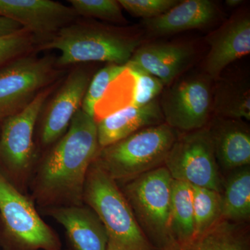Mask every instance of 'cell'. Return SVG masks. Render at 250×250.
<instances>
[{
    "label": "cell",
    "instance_id": "1",
    "mask_svg": "<svg viewBox=\"0 0 250 250\" xmlns=\"http://www.w3.org/2000/svg\"><path fill=\"white\" fill-rule=\"evenodd\" d=\"M51 146L34 167L31 198L42 209L82 205L87 174L100 149L96 121L80 108Z\"/></svg>",
    "mask_w": 250,
    "mask_h": 250
},
{
    "label": "cell",
    "instance_id": "2",
    "mask_svg": "<svg viewBox=\"0 0 250 250\" xmlns=\"http://www.w3.org/2000/svg\"><path fill=\"white\" fill-rule=\"evenodd\" d=\"M141 42L139 36L119 28L74 21L39 48L58 50L57 65L60 66L90 62L126 65Z\"/></svg>",
    "mask_w": 250,
    "mask_h": 250
},
{
    "label": "cell",
    "instance_id": "3",
    "mask_svg": "<svg viewBox=\"0 0 250 250\" xmlns=\"http://www.w3.org/2000/svg\"><path fill=\"white\" fill-rule=\"evenodd\" d=\"M83 202L95 210L106 229V250H155L145 236L119 186L94 161Z\"/></svg>",
    "mask_w": 250,
    "mask_h": 250
},
{
    "label": "cell",
    "instance_id": "4",
    "mask_svg": "<svg viewBox=\"0 0 250 250\" xmlns=\"http://www.w3.org/2000/svg\"><path fill=\"white\" fill-rule=\"evenodd\" d=\"M178 132L166 123L100 148L95 163L121 184L164 166Z\"/></svg>",
    "mask_w": 250,
    "mask_h": 250
},
{
    "label": "cell",
    "instance_id": "5",
    "mask_svg": "<svg viewBox=\"0 0 250 250\" xmlns=\"http://www.w3.org/2000/svg\"><path fill=\"white\" fill-rule=\"evenodd\" d=\"M172 182L164 166L118 184L140 228L155 250L174 242L170 231Z\"/></svg>",
    "mask_w": 250,
    "mask_h": 250
},
{
    "label": "cell",
    "instance_id": "6",
    "mask_svg": "<svg viewBox=\"0 0 250 250\" xmlns=\"http://www.w3.org/2000/svg\"><path fill=\"white\" fill-rule=\"evenodd\" d=\"M0 218L6 250H61L55 231L42 220L36 204L0 170Z\"/></svg>",
    "mask_w": 250,
    "mask_h": 250
},
{
    "label": "cell",
    "instance_id": "7",
    "mask_svg": "<svg viewBox=\"0 0 250 250\" xmlns=\"http://www.w3.org/2000/svg\"><path fill=\"white\" fill-rule=\"evenodd\" d=\"M52 88L42 90L26 106L2 120L0 130V162L7 179L24 192L37 163L34 143L36 123Z\"/></svg>",
    "mask_w": 250,
    "mask_h": 250
},
{
    "label": "cell",
    "instance_id": "8",
    "mask_svg": "<svg viewBox=\"0 0 250 250\" xmlns=\"http://www.w3.org/2000/svg\"><path fill=\"white\" fill-rule=\"evenodd\" d=\"M164 166L174 180L223 191L224 177L217 163L208 125L178 134Z\"/></svg>",
    "mask_w": 250,
    "mask_h": 250
},
{
    "label": "cell",
    "instance_id": "9",
    "mask_svg": "<svg viewBox=\"0 0 250 250\" xmlns=\"http://www.w3.org/2000/svg\"><path fill=\"white\" fill-rule=\"evenodd\" d=\"M52 57L21 56L0 67V120L24 107L56 76Z\"/></svg>",
    "mask_w": 250,
    "mask_h": 250
},
{
    "label": "cell",
    "instance_id": "10",
    "mask_svg": "<svg viewBox=\"0 0 250 250\" xmlns=\"http://www.w3.org/2000/svg\"><path fill=\"white\" fill-rule=\"evenodd\" d=\"M212 102L208 77L196 75L174 83L164 94L160 106L166 124L184 133L208 125Z\"/></svg>",
    "mask_w": 250,
    "mask_h": 250
},
{
    "label": "cell",
    "instance_id": "11",
    "mask_svg": "<svg viewBox=\"0 0 250 250\" xmlns=\"http://www.w3.org/2000/svg\"><path fill=\"white\" fill-rule=\"evenodd\" d=\"M90 75L84 69L72 71L59 88L43 112L39 139L43 147H49L68 129L72 119L82 108Z\"/></svg>",
    "mask_w": 250,
    "mask_h": 250
},
{
    "label": "cell",
    "instance_id": "12",
    "mask_svg": "<svg viewBox=\"0 0 250 250\" xmlns=\"http://www.w3.org/2000/svg\"><path fill=\"white\" fill-rule=\"evenodd\" d=\"M0 16L16 21L41 42L77 17L71 7L52 0H0Z\"/></svg>",
    "mask_w": 250,
    "mask_h": 250
},
{
    "label": "cell",
    "instance_id": "13",
    "mask_svg": "<svg viewBox=\"0 0 250 250\" xmlns=\"http://www.w3.org/2000/svg\"><path fill=\"white\" fill-rule=\"evenodd\" d=\"M42 210L64 228L70 250H106V229L89 206L83 203Z\"/></svg>",
    "mask_w": 250,
    "mask_h": 250
},
{
    "label": "cell",
    "instance_id": "14",
    "mask_svg": "<svg viewBox=\"0 0 250 250\" xmlns=\"http://www.w3.org/2000/svg\"><path fill=\"white\" fill-rule=\"evenodd\" d=\"M191 46L177 42H152L140 45L126 64L141 69L168 85L192 63Z\"/></svg>",
    "mask_w": 250,
    "mask_h": 250
},
{
    "label": "cell",
    "instance_id": "15",
    "mask_svg": "<svg viewBox=\"0 0 250 250\" xmlns=\"http://www.w3.org/2000/svg\"><path fill=\"white\" fill-rule=\"evenodd\" d=\"M215 158L224 177L250 166V130L242 120L215 116L208 125Z\"/></svg>",
    "mask_w": 250,
    "mask_h": 250
},
{
    "label": "cell",
    "instance_id": "16",
    "mask_svg": "<svg viewBox=\"0 0 250 250\" xmlns=\"http://www.w3.org/2000/svg\"><path fill=\"white\" fill-rule=\"evenodd\" d=\"M210 48L205 69L210 78L218 79L224 69L250 52V19L239 15L224 23L208 37Z\"/></svg>",
    "mask_w": 250,
    "mask_h": 250
},
{
    "label": "cell",
    "instance_id": "17",
    "mask_svg": "<svg viewBox=\"0 0 250 250\" xmlns=\"http://www.w3.org/2000/svg\"><path fill=\"white\" fill-rule=\"evenodd\" d=\"M165 123L157 100L141 107L128 106L96 121L100 148L106 147L140 130Z\"/></svg>",
    "mask_w": 250,
    "mask_h": 250
},
{
    "label": "cell",
    "instance_id": "18",
    "mask_svg": "<svg viewBox=\"0 0 250 250\" xmlns=\"http://www.w3.org/2000/svg\"><path fill=\"white\" fill-rule=\"evenodd\" d=\"M218 13L210 0H186L158 17L145 19L143 24L154 35H166L200 29L213 22Z\"/></svg>",
    "mask_w": 250,
    "mask_h": 250
},
{
    "label": "cell",
    "instance_id": "19",
    "mask_svg": "<svg viewBox=\"0 0 250 250\" xmlns=\"http://www.w3.org/2000/svg\"><path fill=\"white\" fill-rule=\"evenodd\" d=\"M156 250H250V225L221 219L204 232Z\"/></svg>",
    "mask_w": 250,
    "mask_h": 250
},
{
    "label": "cell",
    "instance_id": "20",
    "mask_svg": "<svg viewBox=\"0 0 250 250\" xmlns=\"http://www.w3.org/2000/svg\"><path fill=\"white\" fill-rule=\"evenodd\" d=\"M222 219L235 223L250 220V166L229 172L224 177Z\"/></svg>",
    "mask_w": 250,
    "mask_h": 250
},
{
    "label": "cell",
    "instance_id": "21",
    "mask_svg": "<svg viewBox=\"0 0 250 250\" xmlns=\"http://www.w3.org/2000/svg\"><path fill=\"white\" fill-rule=\"evenodd\" d=\"M170 231L173 241H183L195 235L192 186L174 180L171 195Z\"/></svg>",
    "mask_w": 250,
    "mask_h": 250
},
{
    "label": "cell",
    "instance_id": "22",
    "mask_svg": "<svg viewBox=\"0 0 250 250\" xmlns=\"http://www.w3.org/2000/svg\"><path fill=\"white\" fill-rule=\"evenodd\" d=\"M212 109L216 116L250 121L249 85L236 82L220 83L215 90Z\"/></svg>",
    "mask_w": 250,
    "mask_h": 250
},
{
    "label": "cell",
    "instance_id": "23",
    "mask_svg": "<svg viewBox=\"0 0 250 250\" xmlns=\"http://www.w3.org/2000/svg\"><path fill=\"white\" fill-rule=\"evenodd\" d=\"M136 93V75L132 69L126 66L124 71L109 85L103 98L97 104L95 111L100 108H104L95 113L94 119L98 121L123 108L133 106Z\"/></svg>",
    "mask_w": 250,
    "mask_h": 250
},
{
    "label": "cell",
    "instance_id": "24",
    "mask_svg": "<svg viewBox=\"0 0 250 250\" xmlns=\"http://www.w3.org/2000/svg\"><path fill=\"white\" fill-rule=\"evenodd\" d=\"M195 234L204 232L222 219L221 192L192 186Z\"/></svg>",
    "mask_w": 250,
    "mask_h": 250
},
{
    "label": "cell",
    "instance_id": "25",
    "mask_svg": "<svg viewBox=\"0 0 250 250\" xmlns=\"http://www.w3.org/2000/svg\"><path fill=\"white\" fill-rule=\"evenodd\" d=\"M125 68L126 65L109 64L99 70L90 80L81 109L94 118L97 104L103 98L109 85Z\"/></svg>",
    "mask_w": 250,
    "mask_h": 250
},
{
    "label": "cell",
    "instance_id": "26",
    "mask_svg": "<svg viewBox=\"0 0 250 250\" xmlns=\"http://www.w3.org/2000/svg\"><path fill=\"white\" fill-rule=\"evenodd\" d=\"M68 2L77 16L116 23L125 22L121 4L116 0H70Z\"/></svg>",
    "mask_w": 250,
    "mask_h": 250
},
{
    "label": "cell",
    "instance_id": "27",
    "mask_svg": "<svg viewBox=\"0 0 250 250\" xmlns=\"http://www.w3.org/2000/svg\"><path fill=\"white\" fill-rule=\"evenodd\" d=\"M37 42L40 41L26 29L0 38V67L29 53Z\"/></svg>",
    "mask_w": 250,
    "mask_h": 250
},
{
    "label": "cell",
    "instance_id": "28",
    "mask_svg": "<svg viewBox=\"0 0 250 250\" xmlns=\"http://www.w3.org/2000/svg\"><path fill=\"white\" fill-rule=\"evenodd\" d=\"M126 66L132 69L136 77V93L134 107H141L156 100L162 92L164 85L161 81L138 67L126 64Z\"/></svg>",
    "mask_w": 250,
    "mask_h": 250
},
{
    "label": "cell",
    "instance_id": "29",
    "mask_svg": "<svg viewBox=\"0 0 250 250\" xmlns=\"http://www.w3.org/2000/svg\"><path fill=\"white\" fill-rule=\"evenodd\" d=\"M122 9L129 14L149 19L165 14L178 4L177 0H119Z\"/></svg>",
    "mask_w": 250,
    "mask_h": 250
},
{
    "label": "cell",
    "instance_id": "30",
    "mask_svg": "<svg viewBox=\"0 0 250 250\" xmlns=\"http://www.w3.org/2000/svg\"><path fill=\"white\" fill-rule=\"evenodd\" d=\"M22 29H24L19 23L0 16V38L16 34Z\"/></svg>",
    "mask_w": 250,
    "mask_h": 250
},
{
    "label": "cell",
    "instance_id": "31",
    "mask_svg": "<svg viewBox=\"0 0 250 250\" xmlns=\"http://www.w3.org/2000/svg\"><path fill=\"white\" fill-rule=\"evenodd\" d=\"M243 2V0H227V1H225V3L229 7H236Z\"/></svg>",
    "mask_w": 250,
    "mask_h": 250
}]
</instances>
